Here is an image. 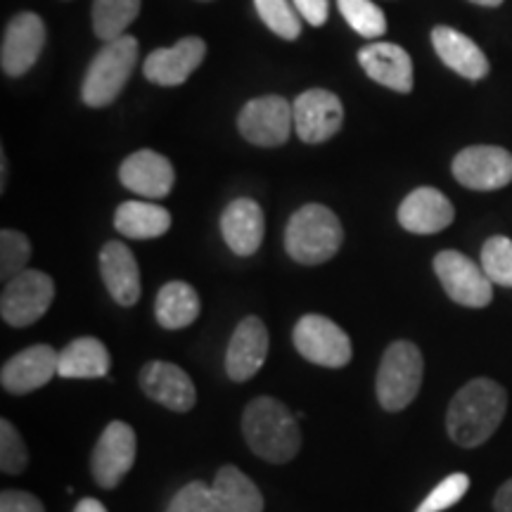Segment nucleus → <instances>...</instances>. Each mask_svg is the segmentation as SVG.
I'll use <instances>...</instances> for the list:
<instances>
[{"label": "nucleus", "mask_w": 512, "mask_h": 512, "mask_svg": "<svg viewBox=\"0 0 512 512\" xmlns=\"http://www.w3.org/2000/svg\"><path fill=\"white\" fill-rule=\"evenodd\" d=\"M432 46L446 67L465 76L470 81H479L489 74V60L472 38L451 27H437L432 31Z\"/></svg>", "instance_id": "nucleus-23"}, {"label": "nucleus", "mask_w": 512, "mask_h": 512, "mask_svg": "<svg viewBox=\"0 0 512 512\" xmlns=\"http://www.w3.org/2000/svg\"><path fill=\"white\" fill-rule=\"evenodd\" d=\"M292 342L294 349L306 361L323 368H344L351 361V354H354L347 332L339 328L335 320L318 316V313H306L297 320Z\"/></svg>", "instance_id": "nucleus-6"}, {"label": "nucleus", "mask_w": 512, "mask_h": 512, "mask_svg": "<svg viewBox=\"0 0 512 512\" xmlns=\"http://www.w3.org/2000/svg\"><path fill=\"white\" fill-rule=\"evenodd\" d=\"M508 411V394L496 380L477 377L451 399L446 411V432L453 444L477 448L494 437Z\"/></svg>", "instance_id": "nucleus-1"}, {"label": "nucleus", "mask_w": 512, "mask_h": 512, "mask_svg": "<svg viewBox=\"0 0 512 512\" xmlns=\"http://www.w3.org/2000/svg\"><path fill=\"white\" fill-rule=\"evenodd\" d=\"M221 233L230 252L238 256H252L261 247L266 233L264 211L249 197L233 200L221 216Z\"/></svg>", "instance_id": "nucleus-20"}, {"label": "nucleus", "mask_w": 512, "mask_h": 512, "mask_svg": "<svg viewBox=\"0 0 512 512\" xmlns=\"http://www.w3.org/2000/svg\"><path fill=\"white\" fill-rule=\"evenodd\" d=\"M221 512H264V496L245 472L223 465L211 484Z\"/></svg>", "instance_id": "nucleus-26"}, {"label": "nucleus", "mask_w": 512, "mask_h": 512, "mask_svg": "<svg viewBox=\"0 0 512 512\" xmlns=\"http://www.w3.org/2000/svg\"><path fill=\"white\" fill-rule=\"evenodd\" d=\"M299 17L306 19L311 27H323L330 12V0H292Z\"/></svg>", "instance_id": "nucleus-37"}, {"label": "nucleus", "mask_w": 512, "mask_h": 512, "mask_svg": "<svg viewBox=\"0 0 512 512\" xmlns=\"http://www.w3.org/2000/svg\"><path fill=\"white\" fill-rule=\"evenodd\" d=\"M344 242V228L337 214L323 204H306L290 216L285 249L297 264L318 266L330 261Z\"/></svg>", "instance_id": "nucleus-3"}, {"label": "nucleus", "mask_w": 512, "mask_h": 512, "mask_svg": "<svg viewBox=\"0 0 512 512\" xmlns=\"http://www.w3.org/2000/svg\"><path fill=\"white\" fill-rule=\"evenodd\" d=\"M119 181L145 200H162L174 188V166L155 150H138L124 159Z\"/></svg>", "instance_id": "nucleus-17"}, {"label": "nucleus", "mask_w": 512, "mask_h": 512, "mask_svg": "<svg viewBox=\"0 0 512 512\" xmlns=\"http://www.w3.org/2000/svg\"><path fill=\"white\" fill-rule=\"evenodd\" d=\"M292 124V102L280 98V95H264V98L249 100L242 107L238 119L242 138L259 147L283 145L290 138Z\"/></svg>", "instance_id": "nucleus-10"}, {"label": "nucleus", "mask_w": 512, "mask_h": 512, "mask_svg": "<svg viewBox=\"0 0 512 512\" xmlns=\"http://www.w3.org/2000/svg\"><path fill=\"white\" fill-rule=\"evenodd\" d=\"M55 299V283L43 271L27 268L3 287L0 316L12 328H29L46 316Z\"/></svg>", "instance_id": "nucleus-8"}, {"label": "nucleus", "mask_w": 512, "mask_h": 512, "mask_svg": "<svg viewBox=\"0 0 512 512\" xmlns=\"http://www.w3.org/2000/svg\"><path fill=\"white\" fill-rule=\"evenodd\" d=\"M114 228L124 238L131 240H155L169 233L171 214L164 207L150 202H124L114 214Z\"/></svg>", "instance_id": "nucleus-27"}, {"label": "nucleus", "mask_w": 512, "mask_h": 512, "mask_svg": "<svg viewBox=\"0 0 512 512\" xmlns=\"http://www.w3.org/2000/svg\"><path fill=\"white\" fill-rule=\"evenodd\" d=\"M396 216H399L401 228L408 233L434 235L451 226L456 219V209L437 188H418L401 202Z\"/></svg>", "instance_id": "nucleus-19"}, {"label": "nucleus", "mask_w": 512, "mask_h": 512, "mask_svg": "<svg viewBox=\"0 0 512 512\" xmlns=\"http://www.w3.org/2000/svg\"><path fill=\"white\" fill-rule=\"evenodd\" d=\"M100 275L119 306H133L140 299L138 261L124 242H107L100 249Z\"/></svg>", "instance_id": "nucleus-22"}, {"label": "nucleus", "mask_w": 512, "mask_h": 512, "mask_svg": "<svg viewBox=\"0 0 512 512\" xmlns=\"http://www.w3.org/2000/svg\"><path fill=\"white\" fill-rule=\"evenodd\" d=\"M110 351L95 337H79L60 351L57 375L64 380H95L110 373Z\"/></svg>", "instance_id": "nucleus-24"}, {"label": "nucleus", "mask_w": 512, "mask_h": 512, "mask_svg": "<svg viewBox=\"0 0 512 512\" xmlns=\"http://www.w3.org/2000/svg\"><path fill=\"white\" fill-rule=\"evenodd\" d=\"M200 311V294L195 292L192 285L183 283V280H171L157 294L155 316L157 323L166 330L190 328L200 318Z\"/></svg>", "instance_id": "nucleus-25"}, {"label": "nucleus", "mask_w": 512, "mask_h": 512, "mask_svg": "<svg viewBox=\"0 0 512 512\" xmlns=\"http://www.w3.org/2000/svg\"><path fill=\"white\" fill-rule=\"evenodd\" d=\"M339 12L347 19V24L358 36L377 38L387 31V19L384 12L370 0H337Z\"/></svg>", "instance_id": "nucleus-29"}, {"label": "nucleus", "mask_w": 512, "mask_h": 512, "mask_svg": "<svg viewBox=\"0 0 512 512\" xmlns=\"http://www.w3.org/2000/svg\"><path fill=\"white\" fill-rule=\"evenodd\" d=\"M140 389L155 403L174 413H188L197 403L195 384L176 363L150 361L140 370Z\"/></svg>", "instance_id": "nucleus-16"}, {"label": "nucleus", "mask_w": 512, "mask_h": 512, "mask_svg": "<svg viewBox=\"0 0 512 512\" xmlns=\"http://www.w3.org/2000/svg\"><path fill=\"white\" fill-rule=\"evenodd\" d=\"M60 354L48 344H34V347L19 351L10 361H5L0 370V384L8 394L24 396L46 387L57 375Z\"/></svg>", "instance_id": "nucleus-14"}, {"label": "nucleus", "mask_w": 512, "mask_h": 512, "mask_svg": "<svg viewBox=\"0 0 512 512\" xmlns=\"http://www.w3.org/2000/svg\"><path fill=\"white\" fill-rule=\"evenodd\" d=\"M256 12L275 36L294 41L302 34V17L294 12L290 0H254Z\"/></svg>", "instance_id": "nucleus-31"}, {"label": "nucleus", "mask_w": 512, "mask_h": 512, "mask_svg": "<svg viewBox=\"0 0 512 512\" xmlns=\"http://www.w3.org/2000/svg\"><path fill=\"white\" fill-rule=\"evenodd\" d=\"M29 259L31 242L27 235L19 233V230L3 228V233H0V278H3V283L27 271Z\"/></svg>", "instance_id": "nucleus-30"}, {"label": "nucleus", "mask_w": 512, "mask_h": 512, "mask_svg": "<svg viewBox=\"0 0 512 512\" xmlns=\"http://www.w3.org/2000/svg\"><path fill=\"white\" fill-rule=\"evenodd\" d=\"M29 465V451L22 434L10 420H0V470L3 475H22Z\"/></svg>", "instance_id": "nucleus-33"}, {"label": "nucleus", "mask_w": 512, "mask_h": 512, "mask_svg": "<svg viewBox=\"0 0 512 512\" xmlns=\"http://www.w3.org/2000/svg\"><path fill=\"white\" fill-rule=\"evenodd\" d=\"M74 512H107V508L98 501V498H83V501L76 503Z\"/></svg>", "instance_id": "nucleus-39"}, {"label": "nucleus", "mask_w": 512, "mask_h": 512, "mask_svg": "<svg viewBox=\"0 0 512 512\" xmlns=\"http://www.w3.org/2000/svg\"><path fill=\"white\" fill-rule=\"evenodd\" d=\"M494 510L496 512H512V479H508L494 496Z\"/></svg>", "instance_id": "nucleus-38"}, {"label": "nucleus", "mask_w": 512, "mask_h": 512, "mask_svg": "<svg viewBox=\"0 0 512 512\" xmlns=\"http://www.w3.org/2000/svg\"><path fill=\"white\" fill-rule=\"evenodd\" d=\"M422 375H425V361L413 342L399 339L389 344L375 377L377 401L384 411L399 413L411 406L422 387Z\"/></svg>", "instance_id": "nucleus-4"}, {"label": "nucleus", "mask_w": 512, "mask_h": 512, "mask_svg": "<svg viewBox=\"0 0 512 512\" xmlns=\"http://www.w3.org/2000/svg\"><path fill=\"white\" fill-rule=\"evenodd\" d=\"M358 62L370 79L392 88L396 93L413 91V60L394 43H370L358 53Z\"/></svg>", "instance_id": "nucleus-21"}, {"label": "nucleus", "mask_w": 512, "mask_h": 512, "mask_svg": "<svg viewBox=\"0 0 512 512\" xmlns=\"http://www.w3.org/2000/svg\"><path fill=\"white\" fill-rule=\"evenodd\" d=\"M138 62V41L133 36H119L105 43V48L93 57L86 79L81 86V98L88 107H107L119 98L131 79Z\"/></svg>", "instance_id": "nucleus-5"}, {"label": "nucleus", "mask_w": 512, "mask_h": 512, "mask_svg": "<svg viewBox=\"0 0 512 512\" xmlns=\"http://www.w3.org/2000/svg\"><path fill=\"white\" fill-rule=\"evenodd\" d=\"M482 268L494 285L512 287V240L494 235L482 247Z\"/></svg>", "instance_id": "nucleus-32"}, {"label": "nucleus", "mask_w": 512, "mask_h": 512, "mask_svg": "<svg viewBox=\"0 0 512 512\" xmlns=\"http://www.w3.org/2000/svg\"><path fill=\"white\" fill-rule=\"evenodd\" d=\"M242 434L254 456L273 465L290 463L302 448L299 418L273 396H256L247 403L242 413Z\"/></svg>", "instance_id": "nucleus-2"}, {"label": "nucleus", "mask_w": 512, "mask_h": 512, "mask_svg": "<svg viewBox=\"0 0 512 512\" xmlns=\"http://www.w3.org/2000/svg\"><path fill=\"white\" fill-rule=\"evenodd\" d=\"M467 489H470V477H467L465 472L448 475L444 482L434 486L425 501L415 508V512H444L448 508H453V505L467 494Z\"/></svg>", "instance_id": "nucleus-34"}, {"label": "nucleus", "mask_w": 512, "mask_h": 512, "mask_svg": "<svg viewBox=\"0 0 512 512\" xmlns=\"http://www.w3.org/2000/svg\"><path fill=\"white\" fill-rule=\"evenodd\" d=\"M207 46L202 38L188 36L171 48H159L147 55L143 72L147 81L157 86H181L190 79V74L204 62Z\"/></svg>", "instance_id": "nucleus-18"}, {"label": "nucleus", "mask_w": 512, "mask_h": 512, "mask_svg": "<svg viewBox=\"0 0 512 512\" xmlns=\"http://www.w3.org/2000/svg\"><path fill=\"white\" fill-rule=\"evenodd\" d=\"M268 330L264 320L247 316L233 330L226 349V375L233 382H247L259 373L268 356Z\"/></svg>", "instance_id": "nucleus-15"}, {"label": "nucleus", "mask_w": 512, "mask_h": 512, "mask_svg": "<svg viewBox=\"0 0 512 512\" xmlns=\"http://www.w3.org/2000/svg\"><path fill=\"white\" fill-rule=\"evenodd\" d=\"M166 512H221L216 505L214 489L204 482L185 484L178 494H174Z\"/></svg>", "instance_id": "nucleus-35"}, {"label": "nucleus", "mask_w": 512, "mask_h": 512, "mask_svg": "<svg viewBox=\"0 0 512 512\" xmlns=\"http://www.w3.org/2000/svg\"><path fill=\"white\" fill-rule=\"evenodd\" d=\"M0 512H46L43 503L27 491H3Z\"/></svg>", "instance_id": "nucleus-36"}, {"label": "nucleus", "mask_w": 512, "mask_h": 512, "mask_svg": "<svg viewBox=\"0 0 512 512\" xmlns=\"http://www.w3.org/2000/svg\"><path fill=\"white\" fill-rule=\"evenodd\" d=\"M470 3L484 5V8H498V5H501V3H503V0H470Z\"/></svg>", "instance_id": "nucleus-40"}, {"label": "nucleus", "mask_w": 512, "mask_h": 512, "mask_svg": "<svg viewBox=\"0 0 512 512\" xmlns=\"http://www.w3.org/2000/svg\"><path fill=\"white\" fill-rule=\"evenodd\" d=\"M294 131L304 143H325L342 128L344 107L335 93L313 88L294 100Z\"/></svg>", "instance_id": "nucleus-12"}, {"label": "nucleus", "mask_w": 512, "mask_h": 512, "mask_svg": "<svg viewBox=\"0 0 512 512\" xmlns=\"http://www.w3.org/2000/svg\"><path fill=\"white\" fill-rule=\"evenodd\" d=\"M451 169L456 181L470 190L491 192L512 183V155L503 147H465L453 159Z\"/></svg>", "instance_id": "nucleus-11"}, {"label": "nucleus", "mask_w": 512, "mask_h": 512, "mask_svg": "<svg viewBox=\"0 0 512 512\" xmlns=\"http://www.w3.org/2000/svg\"><path fill=\"white\" fill-rule=\"evenodd\" d=\"M434 273L453 302L467 309H484L494 299V283L482 266L456 249H444L434 256Z\"/></svg>", "instance_id": "nucleus-7"}, {"label": "nucleus", "mask_w": 512, "mask_h": 512, "mask_svg": "<svg viewBox=\"0 0 512 512\" xmlns=\"http://www.w3.org/2000/svg\"><path fill=\"white\" fill-rule=\"evenodd\" d=\"M46 46V24L36 12H19L5 27L0 64L8 76H22L34 67Z\"/></svg>", "instance_id": "nucleus-13"}, {"label": "nucleus", "mask_w": 512, "mask_h": 512, "mask_svg": "<svg viewBox=\"0 0 512 512\" xmlns=\"http://www.w3.org/2000/svg\"><path fill=\"white\" fill-rule=\"evenodd\" d=\"M143 0H95L93 31L105 43L126 36V29L136 22Z\"/></svg>", "instance_id": "nucleus-28"}, {"label": "nucleus", "mask_w": 512, "mask_h": 512, "mask_svg": "<svg viewBox=\"0 0 512 512\" xmlns=\"http://www.w3.org/2000/svg\"><path fill=\"white\" fill-rule=\"evenodd\" d=\"M136 432L126 422L114 420L100 434L91 456V472L100 489H117L136 463Z\"/></svg>", "instance_id": "nucleus-9"}]
</instances>
